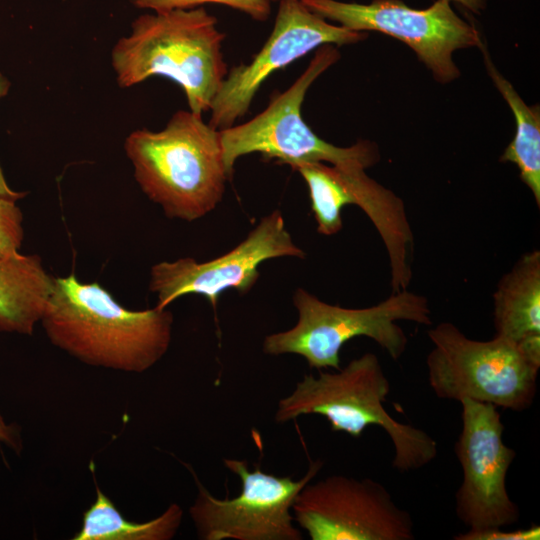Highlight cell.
I'll return each instance as SVG.
<instances>
[{
	"instance_id": "6da1fadb",
	"label": "cell",
	"mask_w": 540,
	"mask_h": 540,
	"mask_svg": "<svg viewBox=\"0 0 540 540\" xmlns=\"http://www.w3.org/2000/svg\"><path fill=\"white\" fill-rule=\"evenodd\" d=\"M173 321L166 308L126 309L100 284L72 273L54 278L40 322L50 342L78 360L141 373L166 354Z\"/></svg>"
},
{
	"instance_id": "7a4b0ae2",
	"label": "cell",
	"mask_w": 540,
	"mask_h": 540,
	"mask_svg": "<svg viewBox=\"0 0 540 540\" xmlns=\"http://www.w3.org/2000/svg\"><path fill=\"white\" fill-rule=\"evenodd\" d=\"M217 24L204 7L139 16L111 52L118 85L164 77L181 87L189 110L210 111L228 72L222 52L226 35Z\"/></svg>"
},
{
	"instance_id": "3957f363",
	"label": "cell",
	"mask_w": 540,
	"mask_h": 540,
	"mask_svg": "<svg viewBox=\"0 0 540 540\" xmlns=\"http://www.w3.org/2000/svg\"><path fill=\"white\" fill-rule=\"evenodd\" d=\"M124 150L141 190L169 218L192 222L209 214L231 180L220 130L191 110L174 113L162 130L131 132Z\"/></svg>"
},
{
	"instance_id": "277c9868",
	"label": "cell",
	"mask_w": 540,
	"mask_h": 540,
	"mask_svg": "<svg viewBox=\"0 0 540 540\" xmlns=\"http://www.w3.org/2000/svg\"><path fill=\"white\" fill-rule=\"evenodd\" d=\"M391 385L378 357L367 352L336 372L319 370L318 377L305 375L293 392L280 399L274 415L278 424L299 416L325 417L331 430L358 438L369 426H379L389 436L400 472L423 468L438 454L437 442L424 430L394 419L384 402Z\"/></svg>"
},
{
	"instance_id": "5b68a950",
	"label": "cell",
	"mask_w": 540,
	"mask_h": 540,
	"mask_svg": "<svg viewBox=\"0 0 540 540\" xmlns=\"http://www.w3.org/2000/svg\"><path fill=\"white\" fill-rule=\"evenodd\" d=\"M298 311L294 327L267 335L262 350L269 355L297 354L310 368H340V350L351 339L368 337L398 361L408 346L405 331L398 321L432 324L428 299L401 290L380 303L365 308H345L328 304L303 288L293 294Z\"/></svg>"
},
{
	"instance_id": "8992f818",
	"label": "cell",
	"mask_w": 540,
	"mask_h": 540,
	"mask_svg": "<svg viewBox=\"0 0 540 540\" xmlns=\"http://www.w3.org/2000/svg\"><path fill=\"white\" fill-rule=\"evenodd\" d=\"M339 58L334 45L320 46L304 72L287 90L274 95L261 113L243 124L220 130L224 164L230 178L236 161L251 153H260L289 166L297 162H323L366 169L379 161L375 143L359 140L349 147L333 145L320 138L302 117L308 89Z\"/></svg>"
},
{
	"instance_id": "52a82bcc",
	"label": "cell",
	"mask_w": 540,
	"mask_h": 540,
	"mask_svg": "<svg viewBox=\"0 0 540 540\" xmlns=\"http://www.w3.org/2000/svg\"><path fill=\"white\" fill-rule=\"evenodd\" d=\"M427 335L433 344L426 358L428 382L439 399H470L516 412L530 408L540 363L520 346L498 336L470 339L451 322L437 324Z\"/></svg>"
},
{
	"instance_id": "ba28073f",
	"label": "cell",
	"mask_w": 540,
	"mask_h": 540,
	"mask_svg": "<svg viewBox=\"0 0 540 540\" xmlns=\"http://www.w3.org/2000/svg\"><path fill=\"white\" fill-rule=\"evenodd\" d=\"M223 463L241 481V493L231 499L213 496L191 470L197 495L189 514L199 539H303L293 524L291 508L297 494L321 470V460L311 462L298 480L268 474L259 467L251 471L244 460L225 458Z\"/></svg>"
},
{
	"instance_id": "9c48e42d",
	"label": "cell",
	"mask_w": 540,
	"mask_h": 540,
	"mask_svg": "<svg viewBox=\"0 0 540 540\" xmlns=\"http://www.w3.org/2000/svg\"><path fill=\"white\" fill-rule=\"evenodd\" d=\"M301 2L315 14L350 30L377 31L402 41L442 84L460 75L453 52L482 43L479 31L458 16L447 0H437L426 9L411 8L400 0Z\"/></svg>"
},
{
	"instance_id": "30bf717a",
	"label": "cell",
	"mask_w": 540,
	"mask_h": 540,
	"mask_svg": "<svg viewBox=\"0 0 540 540\" xmlns=\"http://www.w3.org/2000/svg\"><path fill=\"white\" fill-rule=\"evenodd\" d=\"M291 511L311 540H413V519L370 478L331 475L309 482Z\"/></svg>"
},
{
	"instance_id": "8fae6325",
	"label": "cell",
	"mask_w": 540,
	"mask_h": 540,
	"mask_svg": "<svg viewBox=\"0 0 540 540\" xmlns=\"http://www.w3.org/2000/svg\"><path fill=\"white\" fill-rule=\"evenodd\" d=\"M460 404L462 429L454 450L463 478L455 494L456 515L469 529L510 526L520 518L506 487L516 452L503 442L496 406L470 399Z\"/></svg>"
},
{
	"instance_id": "7c38bea8",
	"label": "cell",
	"mask_w": 540,
	"mask_h": 540,
	"mask_svg": "<svg viewBox=\"0 0 540 540\" xmlns=\"http://www.w3.org/2000/svg\"><path fill=\"white\" fill-rule=\"evenodd\" d=\"M366 38V32L329 23L301 0H280L271 34L248 64L227 72L212 101L208 123L217 130L236 124L247 114L257 92L274 72L320 46L350 45Z\"/></svg>"
},
{
	"instance_id": "4fadbf2b",
	"label": "cell",
	"mask_w": 540,
	"mask_h": 540,
	"mask_svg": "<svg viewBox=\"0 0 540 540\" xmlns=\"http://www.w3.org/2000/svg\"><path fill=\"white\" fill-rule=\"evenodd\" d=\"M279 257L304 258L305 252L294 243L281 212L274 210L236 247L215 259L198 262L186 257L153 265L149 289L157 296V308L196 294L207 298L216 309L224 291L248 293L259 279V265Z\"/></svg>"
},
{
	"instance_id": "5bb4252c",
	"label": "cell",
	"mask_w": 540,
	"mask_h": 540,
	"mask_svg": "<svg viewBox=\"0 0 540 540\" xmlns=\"http://www.w3.org/2000/svg\"><path fill=\"white\" fill-rule=\"evenodd\" d=\"M495 336L510 340L540 363V251L523 254L493 293Z\"/></svg>"
},
{
	"instance_id": "9a60e30c",
	"label": "cell",
	"mask_w": 540,
	"mask_h": 540,
	"mask_svg": "<svg viewBox=\"0 0 540 540\" xmlns=\"http://www.w3.org/2000/svg\"><path fill=\"white\" fill-rule=\"evenodd\" d=\"M53 283L36 254L0 258V332L32 335Z\"/></svg>"
},
{
	"instance_id": "2e32d148",
	"label": "cell",
	"mask_w": 540,
	"mask_h": 540,
	"mask_svg": "<svg viewBox=\"0 0 540 540\" xmlns=\"http://www.w3.org/2000/svg\"><path fill=\"white\" fill-rule=\"evenodd\" d=\"M479 48L483 52L487 72L513 112L516 123L514 138L504 150L500 161L511 162L518 167L521 181L531 190L537 207H540L539 107L528 106L523 101L512 84L497 70L483 42Z\"/></svg>"
},
{
	"instance_id": "e0dca14e",
	"label": "cell",
	"mask_w": 540,
	"mask_h": 540,
	"mask_svg": "<svg viewBox=\"0 0 540 540\" xmlns=\"http://www.w3.org/2000/svg\"><path fill=\"white\" fill-rule=\"evenodd\" d=\"M182 508L172 503L158 517L139 523L126 519L113 502L96 487V499L83 515L74 540H169L177 533Z\"/></svg>"
},
{
	"instance_id": "ac0fdd59",
	"label": "cell",
	"mask_w": 540,
	"mask_h": 540,
	"mask_svg": "<svg viewBox=\"0 0 540 540\" xmlns=\"http://www.w3.org/2000/svg\"><path fill=\"white\" fill-rule=\"evenodd\" d=\"M290 167L307 184L317 231L326 236L338 233L343 227L342 209L349 205L340 168L323 162H297Z\"/></svg>"
},
{
	"instance_id": "d6986e66",
	"label": "cell",
	"mask_w": 540,
	"mask_h": 540,
	"mask_svg": "<svg viewBox=\"0 0 540 540\" xmlns=\"http://www.w3.org/2000/svg\"><path fill=\"white\" fill-rule=\"evenodd\" d=\"M133 5L155 13L192 9L203 4H220L247 14L255 21H266L271 14L270 0H130Z\"/></svg>"
},
{
	"instance_id": "ffe728a7",
	"label": "cell",
	"mask_w": 540,
	"mask_h": 540,
	"mask_svg": "<svg viewBox=\"0 0 540 540\" xmlns=\"http://www.w3.org/2000/svg\"><path fill=\"white\" fill-rule=\"evenodd\" d=\"M22 222L16 200L0 196V258L19 252L24 236Z\"/></svg>"
},
{
	"instance_id": "44dd1931",
	"label": "cell",
	"mask_w": 540,
	"mask_h": 540,
	"mask_svg": "<svg viewBox=\"0 0 540 540\" xmlns=\"http://www.w3.org/2000/svg\"><path fill=\"white\" fill-rule=\"evenodd\" d=\"M455 540H539L540 526L532 525L528 528L513 531L502 528L468 529L465 533H459L453 537Z\"/></svg>"
},
{
	"instance_id": "7402d4cb",
	"label": "cell",
	"mask_w": 540,
	"mask_h": 540,
	"mask_svg": "<svg viewBox=\"0 0 540 540\" xmlns=\"http://www.w3.org/2000/svg\"><path fill=\"white\" fill-rule=\"evenodd\" d=\"M9 81L0 73V98L5 96L9 90ZM26 193L16 192L12 190L6 182L3 171L0 167V196L19 200L25 196Z\"/></svg>"
},
{
	"instance_id": "603a6c76",
	"label": "cell",
	"mask_w": 540,
	"mask_h": 540,
	"mask_svg": "<svg viewBox=\"0 0 540 540\" xmlns=\"http://www.w3.org/2000/svg\"><path fill=\"white\" fill-rule=\"evenodd\" d=\"M0 442L8 445L12 449L19 451L21 449V440L18 429L14 425H8L0 414Z\"/></svg>"
},
{
	"instance_id": "cb8c5ba5",
	"label": "cell",
	"mask_w": 540,
	"mask_h": 540,
	"mask_svg": "<svg viewBox=\"0 0 540 540\" xmlns=\"http://www.w3.org/2000/svg\"><path fill=\"white\" fill-rule=\"evenodd\" d=\"M447 1L449 2L453 1V2L459 3L463 7L475 13H479V11L485 5V0H447Z\"/></svg>"
},
{
	"instance_id": "d4e9b609",
	"label": "cell",
	"mask_w": 540,
	"mask_h": 540,
	"mask_svg": "<svg viewBox=\"0 0 540 540\" xmlns=\"http://www.w3.org/2000/svg\"><path fill=\"white\" fill-rule=\"evenodd\" d=\"M271 2H279L280 0H270Z\"/></svg>"
}]
</instances>
